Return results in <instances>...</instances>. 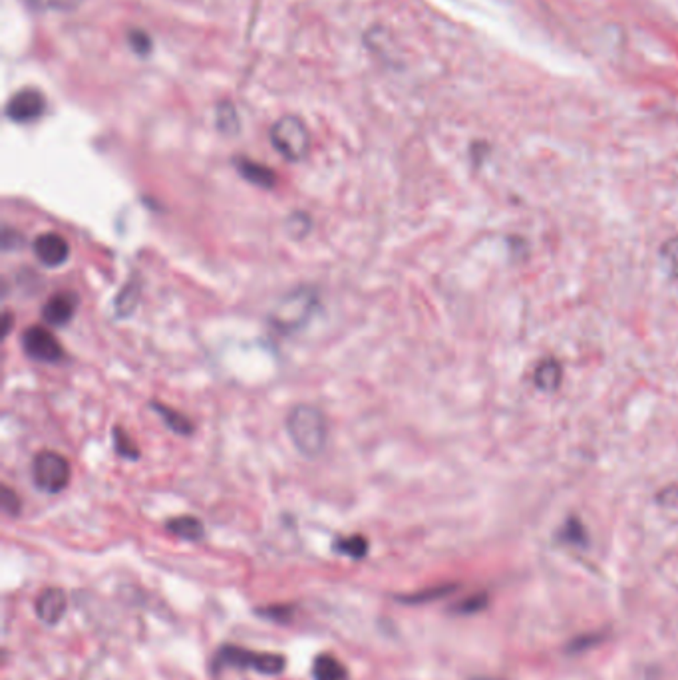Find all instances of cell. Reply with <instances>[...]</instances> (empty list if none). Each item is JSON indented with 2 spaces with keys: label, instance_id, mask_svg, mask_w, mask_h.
<instances>
[{
  "label": "cell",
  "instance_id": "cell-4",
  "mask_svg": "<svg viewBox=\"0 0 678 680\" xmlns=\"http://www.w3.org/2000/svg\"><path fill=\"white\" fill-rule=\"evenodd\" d=\"M318 305V297L310 288H298L291 295H287L279 300V305L273 309L271 325L275 330L283 334H291L298 329H303L310 317L315 315Z\"/></svg>",
  "mask_w": 678,
  "mask_h": 680
},
{
  "label": "cell",
  "instance_id": "cell-26",
  "mask_svg": "<svg viewBox=\"0 0 678 680\" xmlns=\"http://www.w3.org/2000/svg\"><path fill=\"white\" fill-rule=\"evenodd\" d=\"M0 507H3L5 514L10 516V518H18L20 516L22 501L16 496L15 489H10L8 486L3 487V496H0Z\"/></svg>",
  "mask_w": 678,
  "mask_h": 680
},
{
  "label": "cell",
  "instance_id": "cell-2",
  "mask_svg": "<svg viewBox=\"0 0 678 680\" xmlns=\"http://www.w3.org/2000/svg\"><path fill=\"white\" fill-rule=\"evenodd\" d=\"M227 668L251 671L265 676H279L285 673L287 659L279 653H261L237 644H224L219 646L214 661H211V673L217 675L221 671H227Z\"/></svg>",
  "mask_w": 678,
  "mask_h": 680
},
{
  "label": "cell",
  "instance_id": "cell-27",
  "mask_svg": "<svg viewBox=\"0 0 678 680\" xmlns=\"http://www.w3.org/2000/svg\"><path fill=\"white\" fill-rule=\"evenodd\" d=\"M484 605H485V597H484V595H480V597H472V599L462 601V603H460L458 607H455V612H462V615H468V612L480 611Z\"/></svg>",
  "mask_w": 678,
  "mask_h": 680
},
{
  "label": "cell",
  "instance_id": "cell-22",
  "mask_svg": "<svg viewBox=\"0 0 678 680\" xmlns=\"http://www.w3.org/2000/svg\"><path fill=\"white\" fill-rule=\"evenodd\" d=\"M661 259L664 263V269L669 271L673 278H678V235L664 241L661 247Z\"/></svg>",
  "mask_w": 678,
  "mask_h": 680
},
{
  "label": "cell",
  "instance_id": "cell-10",
  "mask_svg": "<svg viewBox=\"0 0 678 680\" xmlns=\"http://www.w3.org/2000/svg\"><path fill=\"white\" fill-rule=\"evenodd\" d=\"M78 297L74 293L54 295L42 309V319L50 327H66L74 319Z\"/></svg>",
  "mask_w": 678,
  "mask_h": 680
},
{
  "label": "cell",
  "instance_id": "cell-14",
  "mask_svg": "<svg viewBox=\"0 0 678 680\" xmlns=\"http://www.w3.org/2000/svg\"><path fill=\"white\" fill-rule=\"evenodd\" d=\"M313 678L315 680H349V671L337 656L318 654L313 661Z\"/></svg>",
  "mask_w": 678,
  "mask_h": 680
},
{
  "label": "cell",
  "instance_id": "cell-15",
  "mask_svg": "<svg viewBox=\"0 0 678 680\" xmlns=\"http://www.w3.org/2000/svg\"><path fill=\"white\" fill-rule=\"evenodd\" d=\"M332 551L350 557L354 561L364 560L369 555V539L364 535H349V538H339L337 541H332Z\"/></svg>",
  "mask_w": 678,
  "mask_h": 680
},
{
  "label": "cell",
  "instance_id": "cell-9",
  "mask_svg": "<svg viewBox=\"0 0 678 680\" xmlns=\"http://www.w3.org/2000/svg\"><path fill=\"white\" fill-rule=\"evenodd\" d=\"M68 609V601H66V593L58 587H48L35 601V611L37 617L44 622V625H58L64 619V612Z\"/></svg>",
  "mask_w": 678,
  "mask_h": 680
},
{
  "label": "cell",
  "instance_id": "cell-1",
  "mask_svg": "<svg viewBox=\"0 0 678 680\" xmlns=\"http://www.w3.org/2000/svg\"><path fill=\"white\" fill-rule=\"evenodd\" d=\"M285 426L297 452L305 458L313 460L325 452L329 442V422L317 406H295L288 412Z\"/></svg>",
  "mask_w": 678,
  "mask_h": 680
},
{
  "label": "cell",
  "instance_id": "cell-16",
  "mask_svg": "<svg viewBox=\"0 0 678 680\" xmlns=\"http://www.w3.org/2000/svg\"><path fill=\"white\" fill-rule=\"evenodd\" d=\"M153 410L158 412V414L163 418V422L168 424V426H170L173 432L182 434V436H187V434H192V432H193L192 422H189L185 416H182L180 412H175V410L168 408V406L162 404V403H153Z\"/></svg>",
  "mask_w": 678,
  "mask_h": 680
},
{
  "label": "cell",
  "instance_id": "cell-5",
  "mask_svg": "<svg viewBox=\"0 0 678 680\" xmlns=\"http://www.w3.org/2000/svg\"><path fill=\"white\" fill-rule=\"evenodd\" d=\"M70 462L58 452H40L32 460V479L44 494H60L70 484Z\"/></svg>",
  "mask_w": 678,
  "mask_h": 680
},
{
  "label": "cell",
  "instance_id": "cell-20",
  "mask_svg": "<svg viewBox=\"0 0 678 680\" xmlns=\"http://www.w3.org/2000/svg\"><path fill=\"white\" fill-rule=\"evenodd\" d=\"M559 539L569 545H577V548H579V545H585L587 543L585 526L577 518H569L559 531Z\"/></svg>",
  "mask_w": 678,
  "mask_h": 680
},
{
  "label": "cell",
  "instance_id": "cell-19",
  "mask_svg": "<svg viewBox=\"0 0 678 680\" xmlns=\"http://www.w3.org/2000/svg\"><path fill=\"white\" fill-rule=\"evenodd\" d=\"M26 5L37 13H74L82 0H26Z\"/></svg>",
  "mask_w": 678,
  "mask_h": 680
},
{
  "label": "cell",
  "instance_id": "cell-6",
  "mask_svg": "<svg viewBox=\"0 0 678 680\" xmlns=\"http://www.w3.org/2000/svg\"><path fill=\"white\" fill-rule=\"evenodd\" d=\"M22 349L26 356L37 362L54 364L64 359V349L57 337L44 327H30L22 332Z\"/></svg>",
  "mask_w": 678,
  "mask_h": 680
},
{
  "label": "cell",
  "instance_id": "cell-21",
  "mask_svg": "<svg viewBox=\"0 0 678 680\" xmlns=\"http://www.w3.org/2000/svg\"><path fill=\"white\" fill-rule=\"evenodd\" d=\"M126 38H128L130 48H131L133 52H136L138 56H148V54L153 50V40H151V37L148 35L146 30H141V28H130V30H128V35H126Z\"/></svg>",
  "mask_w": 678,
  "mask_h": 680
},
{
  "label": "cell",
  "instance_id": "cell-3",
  "mask_svg": "<svg viewBox=\"0 0 678 680\" xmlns=\"http://www.w3.org/2000/svg\"><path fill=\"white\" fill-rule=\"evenodd\" d=\"M269 140L276 153H281L287 162H303L310 152V131L298 116H283L275 121L269 130Z\"/></svg>",
  "mask_w": 678,
  "mask_h": 680
},
{
  "label": "cell",
  "instance_id": "cell-23",
  "mask_svg": "<svg viewBox=\"0 0 678 680\" xmlns=\"http://www.w3.org/2000/svg\"><path fill=\"white\" fill-rule=\"evenodd\" d=\"M295 611H297L295 605H269V607L257 609V615L273 622H288V621H293Z\"/></svg>",
  "mask_w": 678,
  "mask_h": 680
},
{
  "label": "cell",
  "instance_id": "cell-17",
  "mask_svg": "<svg viewBox=\"0 0 678 680\" xmlns=\"http://www.w3.org/2000/svg\"><path fill=\"white\" fill-rule=\"evenodd\" d=\"M217 128L219 131L227 133V136H235V133L241 130V120L235 106L231 102H221L217 106Z\"/></svg>",
  "mask_w": 678,
  "mask_h": 680
},
{
  "label": "cell",
  "instance_id": "cell-7",
  "mask_svg": "<svg viewBox=\"0 0 678 680\" xmlns=\"http://www.w3.org/2000/svg\"><path fill=\"white\" fill-rule=\"evenodd\" d=\"M47 114V98L37 88H22L6 104V118L15 124H32Z\"/></svg>",
  "mask_w": 678,
  "mask_h": 680
},
{
  "label": "cell",
  "instance_id": "cell-12",
  "mask_svg": "<svg viewBox=\"0 0 678 680\" xmlns=\"http://www.w3.org/2000/svg\"><path fill=\"white\" fill-rule=\"evenodd\" d=\"M235 165H237V172L245 177V180L253 185L257 187H263V189H271L275 187L276 183V173L271 170V167H266L259 162H253V160H247V158H239L235 160Z\"/></svg>",
  "mask_w": 678,
  "mask_h": 680
},
{
  "label": "cell",
  "instance_id": "cell-28",
  "mask_svg": "<svg viewBox=\"0 0 678 680\" xmlns=\"http://www.w3.org/2000/svg\"><path fill=\"white\" fill-rule=\"evenodd\" d=\"M475 680H490V678H475Z\"/></svg>",
  "mask_w": 678,
  "mask_h": 680
},
{
  "label": "cell",
  "instance_id": "cell-8",
  "mask_svg": "<svg viewBox=\"0 0 678 680\" xmlns=\"http://www.w3.org/2000/svg\"><path fill=\"white\" fill-rule=\"evenodd\" d=\"M37 259L47 267H62L70 257V245L58 233H42L32 243Z\"/></svg>",
  "mask_w": 678,
  "mask_h": 680
},
{
  "label": "cell",
  "instance_id": "cell-18",
  "mask_svg": "<svg viewBox=\"0 0 678 680\" xmlns=\"http://www.w3.org/2000/svg\"><path fill=\"white\" fill-rule=\"evenodd\" d=\"M452 585H443V587H432L426 591H420V593H410V595H398L396 601H400L402 605H424L428 601H436L446 597L452 593Z\"/></svg>",
  "mask_w": 678,
  "mask_h": 680
},
{
  "label": "cell",
  "instance_id": "cell-24",
  "mask_svg": "<svg viewBox=\"0 0 678 680\" xmlns=\"http://www.w3.org/2000/svg\"><path fill=\"white\" fill-rule=\"evenodd\" d=\"M114 448L121 458H128V460L138 458V445L133 444L128 434H124L120 428L114 430Z\"/></svg>",
  "mask_w": 678,
  "mask_h": 680
},
{
  "label": "cell",
  "instance_id": "cell-13",
  "mask_svg": "<svg viewBox=\"0 0 678 680\" xmlns=\"http://www.w3.org/2000/svg\"><path fill=\"white\" fill-rule=\"evenodd\" d=\"M170 533H173L175 538H180L183 541H202L205 538V528L202 519H197L193 516H180L173 518L168 523H165Z\"/></svg>",
  "mask_w": 678,
  "mask_h": 680
},
{
  "label": "cell",
  "instance_id": "cell-25",
  "mask_svg": "<svg viewBox=\"0 0 678 680\" xmlns=\"http://www.w3.org/2000/svg\"><path fill=\"white\" fill-rule=\"evenodd\" d=\"M138 297H140V287H138V283H136V287H133V288H131V285L126 287L124 291L120 293L118 300H116L118 313H120V315H124V317L130 315L131 310H133V307H136V303H138Z\"/></svg>",
  "mask_w": 678,
  "mask_h": 680
},
{
  "label": "cell",
  "instance_id": "cell-11",
  "mask_svg": "<svg viewBox=\"0 0 678 680\" xmlns=\"http://www.w3.org/2000/svg\"><path fill=\"white\" fill-rule=\"evenodd\" d=\"M533 382L541 390V392H555L563 382V366L559 361L555 359H543L533 372Z\"/></svg>",
  "mask_w": 678,
  "mask_h": 680
}]
</instances>
